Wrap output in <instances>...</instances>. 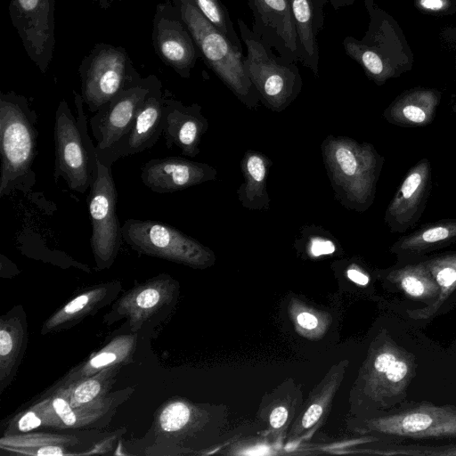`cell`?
<instances>
[{
	"mask_svg": "<svg viewBox=\"0 0 456 456\" xmlns=\"http://www.w3.org/2000/svg\"><path fill=\"white\" fill-rule=\"evenodd\" d=\"M116 358L117 356L114 353L102 352L91 359L89 363L92 368L97 369L113 362Z\"/></svg>",
	"mask_w": 456,
	"mask_h": 456,
	"instance_id": "obj_37",
	"label": "cell"
},
{
	"mask_svg": "<svg viewBox=\"0 0 456 456\" xmlns=\"http://www.w3.org/2000/svg\"><path fill=\"white\" fill-rule=\"evenodd\" d=\"M300 235L306 239V249L312 256L331 255L337 250L332 234L320 226H305Z\"/></svg>",
	"mask_w": 456,
	"mask_h": 456,
	"instance_id": "obj_26",
	"label": "cell"
},
{
	"mask_svg": "<svg viewBox=\"0 0 456 456\" xmlns=\"http://www.w3.org/2000/svg\"><path fill=\"white\" fill-rule=\"evenodd\" d=\"M73 94L77 117L65 100L55 111L53 177L55 182L63 178L70 190L85 193L97 176L98 155L88 134L84 100L76 91Z\"/></svg>",
	"mask_w": 456,
	"mask_h": 456,
	"instance_id": "obj_4",
	"label": "cell"
},
{
	"mask_svg": "<svg viewBox=\"0 0 456 456\" xmlns=\"http://www.w3.org/2000/svg\"><path fill=\"white\" fill-rule=\"evenodd\" d=\"M13 350H15V340L12 333L4 326L0 331V355L2 362L9 360Z\"/></svg>",
	"mask_w": 456,
	"mask_h": 456,
	"instance_id": "obj_33",
	"label": "cell"
},
{
	"mask_svg": "<svg viewBox=\"0 0 456 456\" xmlns=\"http://www.w3.org/2000/svg\"><path fill=\"white\" fill-rule=\"evenodd\" d=\"M335 198L346 208L365 211L372 204L384 158L370 143L327 136L321 146Z\"/></svg>",
	"mask_w": 456,
	"mask_h": 456,
	"instance_id": "obj_2",
	"label": "cell"
},
{
	"mask_svg": "<svg viewBox=\"0 0 456 456\" xmlns=\"http://www.w3.org/2000/svg\"><path fill=\"white\" fill-rule=\"evenodd\" d=\"M37 455L47 456V455H62L63 452L60 447L56 446H45L38 449L36 452Z\"/></svg>",
	"mask_w": 456,
	"mask_h": 456,
	"instance_id": "obj_41",
	"label": "cell"
},
{
	"mask_svg": "<svg viewBox=\"0 0 456 456\" xmlns=\"http://www.w3.org/2000/svg\"><path fill=\"white\" fill-rule=\"evenodd\" d=\"M271 160L262 152L248 150L245 152L240 167L244 177L237 195L241 205L250 210L266 211L270 208L267 177Z\"/></svg>",
	"mask_w": 456,
	"mask_h": 456,
	"instance_id": "obj_21",
	"label": "cell"
},
{
	"mask_svg": "<svg viewBox=\"0 0 456 456\" xmlns=\"http://www.w3.org/2000/svg\"><path fill=\"white\" fill-rule=\"evenodd\" d=\"M190 410L186 404L175 402L167 405L159 416L162 429L174 432L183 428L189 420Z\"/></svg>",
	"mask_w": 456,
	"mask_h": 456,
	"instance_id": "obj_27",
	"label": "cell"
},
{
	"mask_svg": "<svg viewBox=\"0 0 456 456\" xmlns=\"http://www.w3.org/2000/svg\"><path fill=\"white\" fill-rule=\"evenodd\" d=\"M121 231L123 240L141 254L191 265H204L211 256L199 241L165 223L128 218Z\"/></svg>",
	"mask_w": 456,
	"mask_h": 456,
	"instance_id": "obj_7",
	"label": "cell"
},
{
	"mask_svg": "<svg viewBox=\"0 0 456 456\" xmlns=\"http://www.w3.org/2000/svg\"><path fill=\"white\" fill-rule=\"evenodd\" d=\"M387 279L412 300L430 303L439 292L425 260L397 267L388 273Z\"/></svg>",
	"mask_w": 456,
	"mask_h": 456,
	"instance_id": "obj_24",
	"label": "cell"
},
{
	"mask_svg": "<svg viewBox=\"0 0 456 456\" xmlns=\"http://www.w3.org/2000/svg\"><path fill=\"white\" fill-rule=\"evenodd\" d=\"M456 240V219H442L424 224L417 230L400 237L391 251L400 256L422 255L445 247Z\"/></svg>",
	"mask_w": 456,
	"mask_h": 456,
	"instance_id": "obj_22",
	"label": "cell"
},
{
	"mask_svg": "<svg viewBox=\"0 0 456 456\" xmlns=\"http://www.w3.org/2000/svg\"><path fill=\"white\" fill-rule=\"evenodd\" d=\"M300 40L301 63L319 77L318 36L324 28V6L322 0H289Z\"/></svg>",
	"mask_w": 456,
	"mask_h": 456,
	"instance_id": "obj_20",
	"label": "cell"
},
{
	"mask_svg": "<svg viewBox=\"0 0 456 456\" xmlns=\"http://www.w3.org/2000/svg\"><path fill=\"white\" fill-rule=\"evenodd\" d=\"M102 388L97 379H89L80 384L74 391V404H83L94 399Z\"/></svg>",
	"mask_w": 456,
	"mask_h": 456,
	"instance_id": "obj_29",
	"label": "cell"
},
{
	"mask_svg": "<svg viewBox=\"0 0 456 456\" xmlns=\"http://www.w3.org/2000/svg\"><path fill=\"white\" fill-rule=\"evenodd\" d=\"M208 128V121L203 116L200 104L185 105L181 101L167 97L165 91L162 135L167 149L175 146L183 155L196 157Z\"/></svg>",
	"mask_w": 456,
	"mask_h": 456,
	"instance_id": "obj_17",
	"label": "cell"
},
{
	"mask_svg": "<svg viewBox=\"0 0 456 456\" xmlns=\"http://www.w3.org/2000/svg\"><path fill=\"white\" fill-rule=\"evenodd\" d=\"M377 429L387 435L414 439L456 437V406L419 404L377 420Z\"/></svg>",
	"mask_w": 456,
	"mask_h": 456,
	"instance_id": "obj_13",
	"label": "cell"
},
{
	"mask_svg": "<svg viewBox=\"0 0 456 456\" xmlns=\"http://www.w3.org/2000/svg\"><path fill=\"white\" fill-rule=\"evenodd\" d=\"M37 115L28 100L12 91L0 94V197L36 184L33 163L37 149Z\"/></svg>",
	"mask_w": 456,
	"mask_h": 456,
	"instance_id": "obj_1",
	"label": "cell"
},
{
	"mask_svg": "<svg viewBox=\"0 0 456 456\" xmlns=\"http://www.w3.org/2000/svg\"><path fill=\"white\" fill-rule=\"evenodd\" d=\"M93 293H86L74 298L65 305V307L59 313L58 315L53 317L52 320L53 324L59 323L66 318L73 317L77 314V313H80L87 308L90 305Z\"/></svg>",
	"mask_w": 456,
	"mask_h": 456,
	"instance_id": "obj_28",
	"label": "cell"
},
{
	"mask_svg": "<svg viewBox=\"0 0 456 456\" xmlns=\"http://www.w3.org/2000/svg\"><path fill=\"white\" fill-rule=\"evenodd\" d=\"M164 99L162 84L155 76L128 133L110 150L97 154L98 159L112 165L120 158L153 147L163 132Z\"/></svg>",
	"mask_w": 456,
	"mask_h": 456,
	"instance_id": "obj_14",
	"label": "cell"
},
{
	"mask_svg": "<svg viewBox=\"0 0 456 456\" xmlns=\"http://www.w3.org/2000/svg\"><path fill=\"white\" fill-rule=\"evenodd\" d=\"M441 94L434 89L416 88L403 93L384 111L390 124L403 127L429 125L435 118Z\"/></svg>",
	"mask_w": 456,
	"mask_h": 456,
	"instance_id": "obj_19",
	"label": "cell"
},
{
	"mask_svg": "<svg viewBox=\"0 0 456 456\" xmlns=\"http://www.w3.org/2000/svg\"><path fill=\"white\" fill-rule=\"evenodd\" d=\"M347 277L354 282L359 285H367L370 278L367 274H365L361 270L356 268H350L346 271Z\"/></svg>",
	"mask_w": 456,
	"mask_h": 456,
	"instance_id": "obj_39",
	"label": "cell"
},
{
	"mask_svg": "<svg viewBox=\"0 0 456 456\" xmlns=\"http://www.w3.org/2000/svg\"><path fill=\"white\" fill-rule=\"evenodd\" d=\"M41 419L33 411L24 414L19 420V429L20 431H29L41 425Z\"/></svg>",
	"mask_w": 456,
	"mask_h": 456,
	"instance_id": "obj_34",
	"label": "cell"
},
{
	"mask_svg": "<svg viewBox=\"0 0 456 456\" xmlns=\"http://www.w3.org/2000/svg\"><path fill=\"white\" fill-rule=\"evenodd\" d=\"M252 30L282 58L301 62L300 40L289 0H247Z\"/></svg>",
	"mask_w": 456,
	"mask_h": 456,
	"instance_id": "obj_12",
	"label": "cell"
},
{
	"mask_svg": "<svg viewBox=\"0 0 456 456\" xmlns=\"http://www.w3.org/2000/svg\"><path fill=\"white\" fill-rule=\"evenodd\" d=\"M216 168L207 163L181 157L151 159L141 167V180L151 191L170 193L216 178Z\"/></svg>",
	"mask_w": 456,
	"mask_h": 456,
	"instance_id": "obj_16",
	"label": "cell"
},
{
	"mask_svg": "<svg viewBox=\"0 0 456 456\" xmlns=\"http://www.w3.org/2000/svg\"><path fill=\"white\" fill-rule=\"evenodd\" d=\"M200 13L236 47L242 50V43L238 36L225 5L221 0H191Z\"/></svg>",
	"mask_w": 456,
	"mask_h": 456,
	"instance_id": "obj_25",
	"label": "cell"
},
{
	"mask_svg": "<svg viewBox=\"0 0 456 456\" xmlns=\"http://www.w3.org/2000/svg\"><path fill=\"white\" fill-rule=\"evenodd\" d=\"M288 418V411L283 406L274 408L270 415V424L274 428L284 425Z\"/></svg>",
	"mask_w": 456,
	"mask_h": 456,
	"instance_id": "obj_36",
	"label": "cell"
},
{
	"mask_svg": "<svg viewBox=\"0 0 456 456\" xmlns=\"http://www.w3.org/2000/svg\"><path fill=\"white\" fill-rule=\"evenodd\" d=\"M96 3L100 8L107 10L112 6V4L116 2H119L120 0H91Z\"/></svg>",
	"mask_w": 456,
	"mask_h": 456,
	"instance_id": "obj_43",
	"label": "cell"
},
{
	"mask_svg": "<svg viewBox=\"0 0 456 456\" xmlns=\"http://www.w3.org/2000/svg\"><path fill=\"white\" fill-rule=\"evenodd\" d=\"M438 288L437 296L427 306L407 310L413 320H428L433 317L456 289V252H445L425 260Z\"/></svg>",
	"mask_w": 456,
	"mask_h": 456,
	"instance_id": "obj_23",
	"label": "cell"
},
{
	"mask_svg": "<svg viewBox=\"0 0 456 456\" xmlns=\"http://www.w3.org/2000/svg\"><path fill=\"white\" fill-rule=\"evenodd\" d=\"M173 4L206 65L246 107L256 109L261 100L247 75L242 50L214 27L191 0H173Z\"/></svg>",
	"mask_w": 456,
	"mask_h": 456,
	"instance_id": "obj_3",
	"label": "cell"
},
{
	"mask_svg": "<svg viewBox=\"0 0 456 456\" xmlns=\"http://www.w3.org/2000/svg\"><path fill=\"white\" fill-rule=\"evenodd\" d=\"M322 413V408L319 404L311 405L308 410L305 411L303 419L302 425L304 428L312 427L321 417Z\"/></svg>",
	"mask_w": 456,
	"mask_h": 456,
	"instance_id": "obj_35",
	"label": "cell"
},
{
	"mask_svg": "<svg viewBox=\"0 0 456 456\" xmlns=\"http://www.w3.org/2000/svg\"><path fill=\"white\" fill-rule=\"evenodd\" d=\"M372 372L379 395L396 397L405 391L413 378L414 356L396 344L389 343L374 357Z\"/></svg>",
	"mask_w": 456,
	"mask_h": 456,
	"instance_id": "obj_18",
	"label": "cell"
},
{
	"mask_svg": "<svg viewBox=\"0 0 456 456\" xmlns=\"http://www.w3.org/2000/svg\"><path fill=\"white\" fill-rule=\"evenodd\" d=\"M355 0H322V2L326 5V4H330L332 8L336 11L338 9L346 7L354 4Z\"/></svg>",
	"mask_w": 456,
	"mask_h": 456,
	"instance_id": "obj_42",
	"label": "cell"
},
{
	"mask_svg": "<svg viewBox=\"0 0 456 456\" xmlns=\"http://www.w3.org/2000/svg\"><path fill=\"white\" fill-rule=\"evenodd\" d=\"M155 286L145 287L135 297V305L139 309L148 310L157 305L160 294Z\"/></svg>",
	"mask_w": 456,
	"mask_h": 456,
	"instance_id": "obj_31",
	"label": "cell"
},
{
	"mask_svg": "<svg viewBox=\"0 0 456 456\" xmlns=\"http://www.w3.org/2000/svg\"><path fill=\"white\" fill-rule=\"evenodd\" d=\"M110 164L98 159V173L87 198L92 225L91 248L99 268L109 267L123 240L117 216V189Z\"/></svg>",
	"mask_w": 456,
	"mask_h": 456,
	"instance_id": "obj_8",
	"label": "cell"
},
{
	"mask_svg": "<svg viewBox=\"0 0 456 456\" xmlns=\"http://www.w3.org/2000/svg\"><path fill=\"white\" fill-rule=\"evenodd\" d=\"M431 167L428 159L410 168L385 213L390 232H404L419 220L431 190Z\"/></svg>",
	"mask_w": 456,
	"mask_h": 456,
	"instance_id": "obj_15",
	"label": "cell"
},
{
	"mask_svg": "<svg viewBox=\"0 0 456 456\" xmlns=\"http://www.w3.org/2000/svg\"><path fill=\"white\" fill-rule=\"evenodd\" d=\"M240 37L246 45L243 62L261 102L273 111H282L300 94L303 79L297 62L288 61L263 41L246 22L237 20Z\"/></svg>",
	"mask_w": 456,
	"mask_h": 456,
	"instance_id": "obj_5",
	"label": "cell"
},
{
	"mask_svg": "<svg viewBox=\"0 0 456 456\" xmlns=\"http://www.w3.org/2000/svg\"><path fill=\"white\" fill-rule=\"evenodd\" d=\"M417 449H400L396 450L394 454H407V455H432V456H456V445L441 446V447H428Z\"/></svg>",
	"mask_w": 456,
	"mask_h": 456,
	"instance_id": "obj_30",
	"label": "cell"
},
{
	"mask_svg": "<svg viewBox=\"0 0 456 456\" xmlns=\"http://www.w3.org/2000/svg\"><path fill=\"white\" fill-rule=\"evenodd\" d=\"M136 72L124 48L95 45L78 68L81 96L89 111L95 113L110 102Z\"/></svg>",
	"mask_w": 456,
	"mask_h": 456,
	"instance_id": "obj_6",
	"label": "cell"
},
{
	"mask_svg": "<svg viewBox=\"0 0 456 456\" xmlns=\"http://www.w3.org/2000/svg\"><path fill=\"white\" fill-rule=\"evenodd\" d=\"M155 76L136 72L125 87L90 118L97 154L110 150L130 130Z\"/></svg>",
	"mask_w": 456,
	"mask_h": 456,
	"instance_id": "obj_9",
	"label": "cell"
},
{
	"mask_svg": "<svg viewBox=\"0 0 456 456\" xmlns=\"http://www.w3.org/2000/svg\"><path fill=\"white\" fill-rule=\"evenodd\" d=\"M152 41L157 54L165 64L183 78L191 77L200 52L173 3L157 6Z\"/></svg>",
	"mask_w": 456,
	"mask_h": 456,
	"instance_id": "obj_11",
	"label": "cell"
},
{
	"mask_svg": "<svg viewBox=\"0 0 456 456\" xmlns=\"http://www.w3.org/2000/svg\"><path fill=\"white\" fill-rule=\"evenodd\" d=\"M448 0H419V4L422 9L430 12H439L446 7Z\"/></svg>",
	"mask_w": 456,
	"mask_h": 456,
	"instance_id": "obj_38",
	"label": "cell"
},
{
	"mask_svg": "<svg viewBox=\"0 0 456 456\" xmlns=\"http://www.w3.org/2000/svg\"><path fill=\"white\" fill-rule=\"evenodd\" d=\"M297 320L300 326L308 330L314 329L318 325L316 317L309 313L299 314Z\"/></svg>",
	"mask_w": 456,
	"mask_h": 456,
	"instance_id": "obj_40",
	"label": "cell"
},
{
	"mask_svg": "<svg viewBox=\"0 0 456 456\" xmlns=\"http://www.w3.org/2000/svg\"><path fill=\"white\" fill-rule=\"evenodd\" d=\"M52 404L55 413L64 425L73 426L77 422V416L65 399L57 397L53 399Z\"/></svg>",
	"mask_w": 456,
	"mask_h": 456,
	"instance_id": "obj_32",
	"label": "cell"
},
{
	"mask_svg": "<svg viewBox=\"0 0 456 456\" xmlns=\"http://www.w3.org/2000/svg\"><path fill=\"white\" fill-rule=\"evenodd\" d=\"M9 13L28 57L45 73L55 45L54 0H11Z\"/></svg>",
	"mask_w": 456,
	"mask_h": 456,
	"instance_id": "obj_10",
	"label": "cell"
}]
</instances>
